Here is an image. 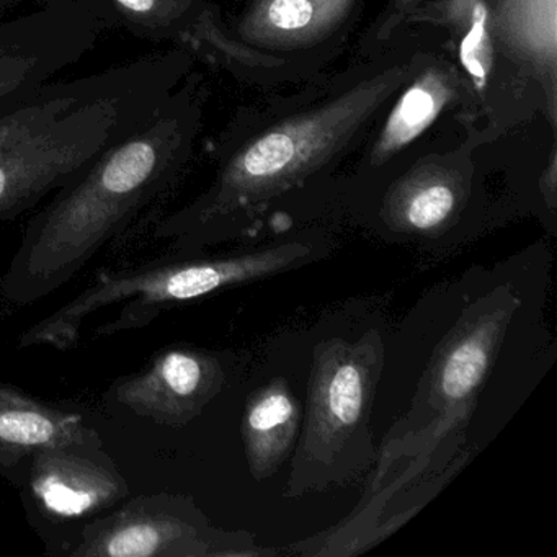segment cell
Masks as SVG:
<instances>
[{"mask_svg": "<svg viewBox=\"0 0 557 557\" xmlns=\"http://www.w3.org/2000/svg\"><path fill=\"white\" fill-rule=\"evenodd\" d=\"M301 430V406L288 381L278 376L253 391L244 409V451L256 481L272 478L288 459Z\"/></svg>", "mask_w": 557, "mask_h": 557, "instance_id": "obj_17", "label": "cell"}, {"mask_svg": "<svg viewBox=\"0 0 557 557\" xmlns=\"http://www.w3.org/2000/svg\"><path fill=\"white\" fill-rule=\"evenodd\" d=\"M409 41L314 106L295 110L253 135L227 132L213 184L159 221L156 237L171 240L178 253H197L256 230L275 201L342 158L383 116L429 53L417 44L419 38Z\"/></svg>", "mask_w": 557, "mask_h": 557, "instance_id": "obj_1", "label": "cell"}, {"mask_svg": "<svg viewBox=\"0 0 557 557\" xmlns=\"http://www.w3.org/2000/svg\"><path fill=\"white\" fill-rule=\"evenodd\" d=\"M466 107L465 81L440 44V51L429 50L419 70L384 110L383 122L364 154V168H386L417 145L446 113L456 112L462 126Z\"/></svg>", "mask_w": 557, "mask_h": 557, "instance_id": "obj_12", "label": "cell"}, {"mask_svg": "<svg viewBox=\"0 0 557 557\" xmlns=\"http://www.w3.org/2000/svg\"><path fill=\"white\" fill-rule=\"evenodd\" d=\"M360 4L361 0H250L227 34L257 54L312 50L347 28Z\"/></svg>", "mask_w": 557, "mask_h": 557, "instance_id": "obj_15", "label": "cell"}, {"mask_svg": "<svg viewBox=\"0 0 557 557\" xmlns=\"http://www.w3.org/2000/svg\"><path fill=\"white\" fill-rule=\"evenodd\" d=\"M518 306L511 288L498 286L461 312L433 354L409 412L386 436L370 504L440 468L458 448Z\"/></svg>", "mask_w": 557, "mask_h": 557, "instance_id": "obj_4", "label": "cell"}, {"mask_svg": "<svg viewBox=\"0 0 557 557\" xmlns=\"http://www.w3.org/2000/svg\"><path fill=\"white\" fill-rule=\"evenodd\" d=\"M384 355L376 331L357 341L332 337L314 348L305 423L286 495L299 497L347 481L373 461L370 417Z\"/></svg>", "mask_w": 557, "mask_h": 557, "instance_id": "obj_6", "label": "cell"}, {"mask_svg": "<svg viewBox=\"0 0 557 557\" xmlns=\"http://www.w3.org/2000/svg\"><path fill=\"white\" fill-rule=\"evenodd\" d=\"M425 27L440 32L443 50L465 81L462 128L469 145L492 141L534 115L536 107L495 37L485 0H429L409 15L400 34Z\"/></svg>", "mask_w": 557, "mask_h": 557, "instance_id": "obj_7", "label": "cell"}, {"mask_svg": "<svg viewBox=\"0 0 557 557\" xmlns=\"http://www.w3.org/2000/svg\"><path fill=\"white\" fill-rule=\"evenodd\" d=\"M109 12L115 27L151 44L187 48L208 12V0H96Z\"/></svg>", "mask_w": 557, "mask_h": 557, "instance_id": "obj_18", "label": "cell"}, {"mask_svg": "<svg viewBox=\"0 0 557 557\" xmlns=\"http://www.w3.org/2000/svg\"><path fill=\"white\" fill-rule=\"evenodd\" d=\"M426 2L429 0H387L386 9L381 12V17L371 28L367 40L368 51L381 50L397 38L409 15Z\"/></svg>", "mask_w": 557, "mask_h": 557, "instance_id": "obj_19", "label": "cell"}, {"mask_svg": "<svg viewBox=\"0 0 557 557\" xmlns=\"http://www.w3.org/2000/svg\"><path fill=\"white\" fill-rule=\"evenodd\" d=\"M25 2H32V0H0V17H4L5 14ZM40 2H47V0H40Z\"/></svg>", "mask_w": 557, "mask_h": 557, "instance_id": "obj_21", "label": "cell"}, {"mask_svg": "<svg viewBox=\"0 0 557 557\" xmlns=\"http://www.w3.org/2000/svg\"><path fill=\"white\" fill-rule=\"evenodd\" d=\"M508 63L553 132L557 116V0H485Z\"/></svg>", "mask_w": 557, "mask_h": 557, "instance_id": "obj_14", "label": "cell"}, {"mask_svg": "<svg viewBox=\"0 0 557 557\" xmlns=\"http://www.w3.org/2000/svg\"><path fill=\"white\" fill-rule=\"evenodd\" d=\"M203 122L197 74L138 132L107 149L32 218L0 280L12 305H32L79 275L113 239L177 184Z\"/></svg>", "mask_w": 557, "mask_h": 557, "instance_id": "obj_2", "label": "cell"}, {"mask_svg": "<svg viewBox=\"0 0 557 557\" xmlns=\"http://www.w3.org/2000/svg\"><path fill=\"white\" fill-rule=\"evenodd\" d=\"M541 190H543L544 198H546L547 207L550 211L556 208V151L550 152L549 164L544 171L543 182H541Z\"/></svg>", "mask_w": 557, "mask_h": 557, "instance_id": "obj_20", "label": "cell"}, {"mask_svg": "<svg viewBox=\"0 0 557 557\" xmlns=\"http://www.w3.org/2000/svg\"><path fill=\"white\" fill-rule=\"evenodd\" d=\"M89 443L103 445L102 436L83 413L54 406L0 383V475L15 485L25 461L48 446Z\"/></svg>", "mask_w": 557, "mask_h": 557, "instance_id": "obj_16", "label": "cell"}, {"mask_svg": "<svg viewBox=\"0 0 557 557\" xmlns=\"http://www.w3.org/2000/svg\"><path fill=\"white\" fill-rule=\"evenodd\" d=\"M194 53L175 47L0 107V221L37 207L146 125L184 83Z\"/></svg>", "mask_w": 557, "mask_h": 557, "instance_id": "obj_3", "label": "cell"}, {"mask_svg": "<svg viewBox=\"0 0 557 557\" xmlns=\"http://www.w3.org/2000/svg\"><path fill=\"white\" fill-rule=\"evenodd\" d=\"M471 190L472 164L466 145L425 156L391 185L381 220L394 233L438 237L458 223Z\"/></svg>", "mask_w": 557, "mask_h": 557, "instance_id": "obj_13", "label": "cell"}, {"mask_svg": "<svg viewBox=\"0 0 557 557\" xmlns=\"http://www.w3.org/2000/svg\"><path fill=\"white\" fill-rule=\"evenodd\" d=\"M110 28L112 17L96 0H47L0 22V107L79 63Z\"/></svg>", "mask_w": 557, "mask_h": 557, "instance_id": "obj_10", "label": "cell"}, {"mask_svg": "<svg viewBox=\"0 0 557 557\" xmlns=\"http://www.w3.org/2000/svg\"><path fill=\"white\" fill-rule=\"evenodd\" d=\"M15 487L47 556H66L81 530L129 495L128 482L103 445L71 443L38 449Z\"/></svg>", "mask_w": 557, "mask_h": 557, "instance_id": "obj_9", "label": "cell"}, {"mask_svg": "<svg viewBox=\"0 0 557 557\" xmlns=\"http://www.w3.org/2000/svg\"><path fill=\"white\" fill-rule=\"evenodd\" d=\"M226 364L214 351L169 347L138 373L120 377L110 391L120 407L159 425H188L226 384Z\"/></svg>", "mask_w": 557, "mask_h": 557, "instance_id": "obj_11", "label": "cell"}, {"mask_svg": "<svg viewBox=\"0 0 557 557\" xmlns=\"http://www.w3.org/2000/svg\"><path fill=\"white\" fill-rule=\"evenodd\" d=\"M247 531L211 527L185 494L156 492L116 505L87 523L64 557L262 556Z\"/></svg>", "mask_w": 557, "mask_h": 557, "instance_id": "obj_8", "label": "cell"}, {"mask_svg": "<svg viewBox=\"0 0 557 557\" xmlns=\"http://www.w3.org/2000/svg\"><path fill=\"white\" fill-rule=\"evenodd\" d=\"M312 256L311 244L292 240L253 252L216 257L178 253L135 269L103 270L73 301L25 331L18 348L47 345L70 350L79 341L87 318L120 301L125 306L119 318L100 325L96 334L107 337L136 331L175 306L288 272L311 262Z\"/></svg>", "mask_w": 557, "mask_h": 557, "instance_id": "obj_5", "label": "cell"}]
</instances>
